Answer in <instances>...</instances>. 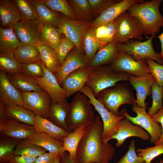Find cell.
<instances>
[{
  "label": "cell",
  "mask_w": 163,
  "mask_h": 163,
  "mask_svg": "<svg viewBox=\"0 0 163 163\" xmlns=\"http://www.w3.org/2000/svg\"><path fill=\"white\" fill-rule=\"evenodd\" d=\"M138 156L142 158L145 163H151L155 157L163 154V145H157L145 149L138 148L136 150Z\"/></svg>",
  "instance_id": "obj_43"
},
{
  "label": "cell",
  "mask_w": 163,
  "mask_h": 163,
  "mask_svg": "<svg viewBox=\"0 0 163 163\" xmlns=\"http://www.w3.org/2000/svg\"><path fill=\"white\" fill-rule=\"evenodd\" d=\"M128 81L136 91L135 103L146 109L145 99L151 94L152 86L156 82L154 78L151 74L143 76L133 75Z\"/></svg>",
  "instance_id": "obj_18"
},
{
  "label": "cell",
  "mask_w": 163,
  "mask_h": 163,
  "mask_svg": "<svg viewBox=\"0 0 163 163\" xmlns=\"http://www.w3.org/2000/svg\"><path fill=\"white\" fill-rule=\"evenodd\" d=\"M107 31L105 36L101 44L100 48L106 45L113 42L115 33V20L111 21L105 24Z\"/></svg>",
  "instance_id": "obj_49"
},
{
  "label": "cell",
  "mask_w": 163,
  "mask_h": 163,
  "mask_svg": "<svg viewBox=\"0 0 163 163\" xmlns=\"http://www.w3.org/2000/svg\"><path fill=\"white\" fill-rule=\"evenodd\" d=\"M161 44V51L160 53V57L161 59L163 60V31L162 33L158 36Z\"/></svg>",
  "instance_id": "obj_56"
},
{
  "label": "cell",
  "mask_w": 163,
  "mask_h": 163,
  "mask_svg": "<svg viewBox=\"0 0 163 163\" xmlns=\"http://www.w3.org/2000/svg\"><path fill=\"white\" fill-rule=\"evenodd\" d=\"M162 11H163V3L162 5Z\"/></svg>",
  "instance_id": "obj_59"
},
{
  "label": "cell",
  "mask_w": 163,
  "mask_h": 163,
  "mask_svg": "<svg viewBox=\"0 0 163 163\" xmlns=\"http://www.w3.org/2000/svg\"><path fill=\"white\" fill-rule=\"evenodd\" d=\"M105 107L115 116H121L119 109L124 104L135 103L136 98L131 90L125 84H119L113 88L105 89L96 97Z\"/></svg>",
  "instance_id": "obj_6"
},
{
  "label": "cell",
  "mask_w": 163,
  "mask_h": 163,
  "mask_svg": "<svg viewBox=\"0 0 163 163\" xmlns=\"http://www.w3.org/2000/svg\"><path fill=\"white\" fill-rule=\"evenodd\" d=\"M151 117L155 122L161 124L162 130L161 136L155 145H163V108L159 110Z\"/></svg>",
  "instance_id": "obj_52"
},
{
  "label": "cell",
  "mask_w": 163,
  "mask_h": 163,
  "mask_svg": "<svg viewBox=\"0 0 163 163\" xmlns=\"http://www.w3.org/2000/svg\"><path fill=\"white\" fill-rule=\"evenodd\" d=\"M107 29L105 25L95 28L96 36L101 44L107 31Z\"/></svg>",
  "instance_id": "obj_53"
},
{
  "label": "cell",
  "mask_w": 163,
  "mask_h": 163,
  "mask_svg": "<svg viewBox=\"0 0 163 163\" xmlns=\"http://www.w3.org/2000/svg\"><path fill=\"white\" fill-rule=\"evenodd\" d=\"M92 15L99 16L105 10L120 0H88Z\"/></svg>",
  "instance_id": "obj_45"
},
{
  "label": "cell",
  "mask_w": 163,
  "mask_h": 163,
  "mask_svg": "<svg viewBox=\"0 0 163 163\" xmlns=\"http://www.w3.org/2000/svg\"><path fill=\"white\" fill-rule=\"evenodd\" d=\"M7 115L9 119L33 126L36 114L24 107L15 104L5 105Z\"/></svg>",
  "instance_id": "obj_31"
},
{
  "label": "cell",
  "mask_w": 163,
  "mask_h": 163,
  "mask_svg": "<svg viewBox=\"0 0 163 163\" xmlns=\"http://www.w3.org/2000/svg\"><path fill=\"white\" fill-rule=\"evenodd\" d=\"M136 147L135 142L133 140L129 145L127 152L117 163H145L142 158L136 154Z\"/></svg>",
  "instance_id": "obj_46"
},
{
  "label": "cell",
  "mask_w": 163,
  "mask_h": 163,
  "mask_svg": "<svg viewBox=\"0 0 163 163\" xmlns=\"http://www.w3.org/2000/svg\"><path fill=\"white\" fill-rule=\"evenodd\" d=\"M132 137H138L144 141L150 140V139L149 134L146 131L125 117L120 121L117 133L109 139V141L116 139L117 142L115 146L119 147L123 145L126 139Z\"/></svg>",
  "instance_id": "obj_16"
},
{
  "label": "cell",
  "mask_w": 163,
  "mask_h": 163,
  "mask_svg": "<svg viewBox=\"0 0 163 163\" xmlns=\"http://www.w3.org/2000/svg\"><path fill=\"white\" fill-rule=\"evenodd\" d=\"M53 163H60V155H58L54 161Z\"/></svg>",
  "instance_id": "obj_57"
},
{
  "label": "cell",
  "mask_w": 163,
  "mask_h": 163,
  "mask_svg": "<svg viewBox=\"0 0 163 163\" xmlns=\"http://www.w3.org/2000/svg\"><path fill=\"white\" fill-rule=\"evenodd\" d=\"M80 92L88 97L92 105L100 116L103 125L101 139L103 143L107 145L109 139L117 133L120 122L125 118L124 117L123 115L115 116L109 111L104 104L97 99L92 90L89 87L85 86Z\"/></svg>",
  "instance_id": "obj_5"
},
{
  "label": "cell",
  "mask_w": 163,
  "mask_h": 163,
  "mask_svg": "<svg viewBox=\"0 0 163 163\" xmlns=\"http://www.w3.org/2000/svg\"><path fill=\"white\" fill-rule=\"evenodd\" d=\"M70 104L66 100L52 103L48 120L56 125L68 132H71L67 123Z\"/></svg>",
  "instance_id": "obj_22"
},
{
  "label": "cell",
  "mask_w": 163,
  "mask_h": 163,
  "mask_svg": "<svg viewBox=\"0 0 163 163\" xmlns=\"http://www.w3.org/2000/svg\"><path fill=\"white\" fill-rule=\"evenodd\" d=\"M42 26L37 20H21L15 24L13 28L22 43L37 45L42 42L41 34Z\"/></svg>",
  "instance_id": "obj_13"
},
{
  "label": "cell",
  "mask_w": 163,
  "mask_h": 163,
  "mask_svg": "<svg viewBox=\"0 0 163 163\" xmlns=\"http://www.w3.org/2000/svg\"><path fill=\"white\" fill-rule=\"evenodd\" d=\"M21 43L13 28H0V53H14Z\"/></svg>",
  "instance_id": "obj_32"
},
{
  "label": "cell",
  "mask_w": 163,
  "mask_h": 163,
  "mask_svg": "<svg viewBox=\"0 0 163 163\" xmlns=\"http://www.w3.org/2000/svg\"><path fill=\"white\" fill-rule=\"evenodd\" d=\"M58 29L61 34L71 41L75 47L82 52V39L86 30L90 27L88 21L70 18L62 14Z\"/></svg>",
  "instance_id": "obj_11"
},
{
  "label": "cell",
  "mask_w": 163,
  "mask_h": 163,
  "mask_svg": "<svg viewBox=\"0 0 163 163\" xmlns=\"http://www.w3.org/2000/svg\"><path fill=\"white\" fill-rule=\"evenodd\" d=\"M39 63L43 70L44 75L35 78L37 83L49 94L52 103L66 100L65 91L59 84L54 74L45 67L42 61Z\"/></svg>",
  "instance_id": "obj_14"
},
{
  "label": "cell",
  "mask_w": 163,
  "mask_h": 163,
  "mask_svg": "<svg viewBox=\"0 0 163 163\" xmlns=\"http://www.w3.org/2000/svg\"><path fill=\"white\" fill-rule=\"evenodd\" d=\"M75 46L74 44L65 36L62 37L61 40L55 51L60 66L64 61L69 52Z\"/></svg>",
  "instance_id": "obj_44"
},
{
  "label": "cell",
  "mask_w": 163,
  "mask_h": 163,
  "mask_svg": "<svg viewBox=\"0 0 163 163\" xmlns=\"http://www.w3.org/2000/svg\"><path fill=\"white\" fill-rule=\"evenodd\" d=\"M36 132L45 133L62 141L69 132L61 128L46 118L36 115L33 126Z\"/></svg>",
  "instance_id": "obj_24"
},
{
  "label": "cell",
  "mask_w": 163,
  "mask_h": 163,
  "mask_svg": "<svg viewBox=\"0 0 163 163\" xmlns=\"http://www.w3.org/2000/svg\"><path fill=\"white\" fill-rule=\"evenodd\" d=\"M14 54L17 60L21 64L39 63L42 61L39 50L35 45L21 43Z\"/></svg>",
  "instance_id": "obj_29"
},
{
  "label": "cell",
  "mask_w": 163,
  "mask_h": 163,
  "mask_svg": "<svg viewBox=\"0 0 163 163\" xmlns=\"http://www.w3.org/2000/svg\"><path fill=\"white\" fill-rule=\"evenodd\" d=\"M45 5L51 10L59 12L71 19L77 20L74 11L66 0H43Z\"/></svg>",
  "instance_id": "obj_40"
},
{
  "label": "cell",
  "mask_w": 163,
  "mask_h": 163,
  "mask_svg": "<svg viewBox=\"0 0 163 163\" xmlns=\"http://www.w3.org/2000/svg\"><path fill=\"white\" fill-rule=\"evenodd\" d=\"M6 74L11 83L21 92L37 91L42 89L34 78L22 73Z\"/></svg>",
  "instance_id": "obj_28"
},
{
  "label": "cell",
  "mask_w": 163,
  "mask_h": 163,
  "mask_svg": "<svg viewBox=\"0 0 163 163\" xmlns=\"http://www.w3.org/2000/svg\"><path fill=\"white\" fill-rule=\"evenodd\" d=\"M155 36H150L144 41L131 40L124 43L117 44V50L126 53L136 61L150 59L163 64L160 53L156 52L153 46L152 40Z\"/></svg>",
  "instance_id": "obj_8"
},
{
  "label": "cell",
  "mask_w": 163,
  "mask_h": 163,
  "mask_svg": "<svg viewBox=\"0 0 163 163\" xmlns=\"http://www.w3.org/2000/svg\"><path fill=\"white\" fill-rule=\"evenodd\" d=\"M145 110V108L134 104L132 105V110L136 113V117L130 116L125 108L121 109L120 112L122 115L133 124L140 126L146 131L150 136V142L155 145L161 136L162 127L148 114Z\"/></svg>",
  "instance_id": "obj_9"
},
{
  "label": "cell",
  "mask_w": 163,
  "mask_h": 163,
  "mask_svg": "<svg viewBox=\"0 0 163 163\" xmlns=\"http://www.w3.org/2000/svg\"><path fill=\"white\" fill-rule=\"evenodd\" d=\"M20 140L0 136V163H9L15 156V148Z\"/></svg>",
  "instance_id": "obj_37"
},
{
  "label": "cell",
  "mask_w": 163,
  "mask_h": 163,
  "mask_svg": "<svg viewBox=\"0 0 163 163\" xmlns=\"http://www.w3.org/2000/svg\"><path fill=\"white\" fill-rule=\"evenodd\" d=\"M162 1H143L133 4L127 11L140 23L145 36H155L163 27V16L159 10Z\"/></svg>",
  "instance_id": "obj_2"
},
{
  "label": "cell",
  "mask_w": 163,
  "mask_h": 163,
  "mask_svg": "<svg viewBox=\"0 0 163 163\" xmlns=\"http://www.w3.org/2000/svg\"><path fill=\"white\" fill-rule=\"evenodd\" d=\"M60 163H75L70 158L68 153L64 152L60 155Z\"/></svg>",
  "instance_id": "obj_55"
},
{
  "label": "cell",
  "mask_w": 163,
  "mask_h": 163,
  "mask_svg": "<svg viewBox=\"0 0 163 163\" xmlns=\"http://www.w3.org/2000/svg\"><path fill=\"white\" fill-rule=\"evenodd\" d=\"M142 0H123L109 7L90 24V26L97 27L115 20L133 4L143 1Z\"/></svg>",
  "instance_id": "obj_20"
},
{
  "label": "cell",
  "mask_w": 163,
  "mask_h": 163,
  "mask_svg": "<svg viewBox=\"0 0 163 163\" xmlns=\"http://www.w3.org/2000/svg\"><path fill=\"white\" fill-rule=\"evenodd\" d=\"M93 69L89 67L78 69L69 74L63 80L61 86L66 92V98L80 91L85 84Z\"/></svg>",
  "instance_id": "obj_17"
},
{
  "label": "cell",
  "mask_w": 163,
  "mask_h": 163,
  "mask_svg": "<svg viewBox=\"0 0 163 163\" xmlns=\"http://www.w3.org/2000/svg\"><path fill=\"white\" fill-rule=\"evenodd\" d=\"M156 163H163V159H161L159 162H157Z\"/></svg>",
  "instance_id": "obj_58"
},
{
  "label": "cell",
  "mask_w": 163,
  "mask_h": 163,
  "mask_svg": "<svg viewBox=\"0 0 163 163\" xmlns=\"http://www.w3.org/2000/svg\"><path fill=\"white\" fill-rule=\"evenodd\" d=\"M0 18L3 28H13L21 20L20 12L13 0L0 1Z\"/></svg>",
  "instance_id": "obj_23"
},
{
  "label": "cell",
  "mask_w": 163,
  "mask_h": 163,
  "mask_svg": "<svg viewBox=\"0 0 163 163\" xmlns=\"http://www.w3.org/2000/svg\"><path fill=\"white\" fill-rule=\"evenodd\" d=\"M31 1L34 7L39 23L41 25L49 24L58 28L60 22V14L47 7L42 0Z\"/></svg>",
  "instance_id": "obj_25"
},
{
  "label": "cell",
  "mask_w": 163,
  "mask_h": 163,
  "mask_svg": "<svg viewBox=\"0 0 163 163\" xmlns=\"http://www.w3.org/2000/svg\"><path fill=\"white\" fill-rule=\"evenodd\" d=\"M41 34L42 42L55 51L60 43L62 37L58 28L49 24L42 25Z\"/></svg>",
  "instance_id": "obj_35"
},
{
  "label": "cell",
  "mask_w": 163,
  "mask_h": 163,
  "mask_svg": "<svg viewBox=\"0 0 163 163\" xmlns=\"http://www.w3.org/2000/svg\"><path fill=\"white\" fill-rule=\"evenodd\" d=\"M115 33L113 42H126L132 39L141 40L144 35L142 27L138 20L126 11L115 19Z\"/></svg>",
  "instance_id": "obj_7"
},
{
  "label": "cell",
  "mask_w": 163,
  "mask_h": 163,
  "mask_svg": "<svg viewBox=\"0 0 163 163\" xmlns=\"http://www.w3.org/2000/svg\"><path fill=\"white\" fill-rule=\"evenodd\" d=\"M82 45L85 56L89 64L101 46L100 42L95 34V28L89 27L83 36Z\"/></svg>",
  "instance_id": "obj_33"
},
{
  "label": "cell",
  "mask_w": 163,
  "mask_h": 163,
  "mask_svg": "<svg viewBox=\"0 0 163 163\" xmlns=\"http://www.w3.org/2000/svg\"><path fill=\"white\" fill-rule=\"evenodd\" d=\"M132 75L126 73L117 72L110 66L102 65L92 70L85 86L92 90L96 97L102 91L116 86L118 82L129 81Z\"/></svg>",
  "instance_id": "obj_3"
},
{
  "label": "cell",
  "mask_w": 163,
  "mask_h": 163,
  "mask_svg": "<svg viewBox=\"0 0 163 163\" xmlns=\"http://www.w3.org/2000/svg\"><path fill=\"white\" fill-rule=\"evenodd\" d=\"M82 52L75 47L69 53L58 71L54 74L61 86L65 78L74 71L88 67L89 62Z\"/></svg>",
  "instance_id": "obj_15"
},
{
  "label": "cell",
  "mask_w": 163,
  "mask_h": 163,
  "mask_svg": "<svg viewBox=\"0 0 163 163\" xmlns=\"http://www.w3.org/2000/svg\"><path fill=\"white\" fill-rule=\"evenodd\" d=\"M24 107L36 115L47 119L52 103L50 97L43 89L39 91L21 92Z\"/></svg>",
  "instance_id": "obj_12"
},
{
  "label": "cell",
  "mask_w": 163,
  "mask_h": 163,
  "mask_svg": "<svg viewBox=\"0 0 163 163\" xmlns=\"http://www.w3.org/2000/svg\"><path fill=\"white\" fill-rule=\"evenodd\" d=\"M59 155L55 153L46 152L37 157L34 163H53Z\"/></svg>",
  "instance_id": "obj_50"
},
{
  "label": "cell",
  "mask_w": 163,
  "mask_h": 163,
  "mask_svg": "<svg viewBox=\"0 0 163 163\" xmlns=\"http://www.w3.org/2000/svg\"><path fill=\"white\" fill-rule=\"evenodd\" d=\"M45 67L54 74L59 70L60 65L55 51L43 42L36 45Z\"/></svg>",
  "instance_id": "obj_34"
},
{
  "label": "cell",
  "mask_w": 163,
  "mask_h": 163,
  "mask_svg": "<svg viewBox=\"0 0 163 163\" xmlns=\"http://www.w3.org/2000/svg\"><path fill=\"white\" fill-rule=\"evenodd\" d=\"M88 97L78 92L70 104L67 120L68 126L72 131L81 126L88 127L94 122L95 116Z\"/></svg>",
  "instance_id": "obj_4"
},
{
  "label": "cell",
  "mask_w": 163,
  "mask_h": 163,
  "mask_svg": "<svg viewBox=\"0 0 163 163\" xmlns=\"http://www.w3.org/2000/svg\"><path fill=\"white\" fill-rule=\"evenodd\" d=\"M21 73L33 77H40L44 75L43 70L39 63H20Z\"/></svg>",
  "instance_id": "obj_48"
},
{
  "label": "cell",
  "mask_w": 163,
  "mask_h": 163,
  "mask_svg": "<svg viewBox=\"0 0 163 163\" xmlns=\"http://www.w3.org/2000/svg\"><path fill=\"white\" fill-rule=\"evenodd\" d=\"M77 20L88 21L92 15L88 0H69Z\"/></svg>",
  "instance_id": "obj_39"
},
{
  "label": "cell",
  "mask_w": 163,
  "mask_h": 163,
  "mask_svg": "<svg viewBox=\"0 0 163 163\" xmlns=\"http://www.w3.org/2000/svg\"></svg>",
  "instance_id": "obj_60"
},
{
  "label": "cell",
  "mask_w": 163,
  "mask_h": 163,
  "mask_svg": "<svg viewBox=\"0 0 163 163\" xmlns=\"http://www.w3.org/2000/svg\"><path fill=\"white\" fill-rule=\"evenodd\" d=\"M103 125L100 115L87 127L76 151V163H110L115 153L110 143L104 144L101 139Z\"/></svg>",
  "instance_id": "obj_1"
},
{
  "label": "cell",
  "mask_w": 163,
  "mask_h": 163,
  "mask_svg": "<svg viewBox=\"0 0 163 163\" xmlns=\"http://www.w3.org/2000/svg\"><path fill=\"white\" fill-rule=\"evenodd\" d=\"M29 139L32 142L42 148L49 152L60 155L64 152L63 142L58 140L45 133L35 132Z\"/></svg>",
  "instance_id": "obj_26"
},
{
  "label": "cell",
  "mask_w": 163,
  "mask_h": 163,
  "mask_svg": "<svg viewBox=\"0 0 163 163\" xmlns=\"http://www.w3.org/2000/svg\"><path fill=\"white\" fill-rule=\"evenodd\" d=\"M34 127L15 120L8 119L0 124V136L19 140L29 139L35 132Z\"/></svg>",
  "instance_id": "obj_19"
},
{
  "label": "cell",
  "mask_w": 163,
  "mask_h": 163,
  "mask_svg": "<svg viewBox=\"0 0 163 163\" xmlns=\"http://www.w3.org/2000/svg\"><path fill=\"white\" fill-rule=\"evenodd\" d=\"M152 103L148 109V114L150 116L154 115L163 108V87L159 86L155 82L152 86L151 94Z\"/></svg>",
  "instance_id": "obj_42"
},
{
  "label": "cell",
  "mask_w": 163,
  "mask_h": 163,
  "mask_svg": "<svg viewBox=\"0 0 163 163\" xmlns=\"http://www.w3.org/2000/svg\"><path fill=\"white\" fill-rule=\"evenodd\" d=\"M37 157L23 155H15L9 163H34Z\"/></svg>",
  "instance_id": "obj_51"
},
{
  "label": "cell",
  "mask_w": 163,
  "mask_h": 163,
  "mask_svg": "<svg viewBox=\"0 0 163 163\" xmlns=\"http://www.w3.org/2000/svg\"><path fill=\"white\" fill-rule=\"evenodd\" d=\"M46 150L33 143L29 139L19 140L14 151V155H23L37 157L46 152Z\"/></svg>",
  "instance_id": "obj_36"
},
{
  "label": "cell",
  "mask_w": 163,
  "mask_h": 163,
  "mask_svg": "<svg viewBox=\"0 0 163 163\" xmlns=\"http://www.w3.org/2000/svg\"><path fill=\"white\" fill-rule=\"evenodd\" d=\"M110 63V66L117 72L136 76H143L150 74L145 60L136 61L132 56L124 52L118 51Z\"/></svg>",
  "instance_id": "obj_10"
},
{
  "label": "cell",
  "mask_w": 163,
  "mask_h": 163,
  "mask_svg": "<svg viewBox=\"0 0 163 163\" xmlns=\"http://www.w3.org/2000/svg\"><path fill=\"white\" fill-rule=\"evenodd\" d=\"M150 74L154 78L156 82L159 86L163 87V64H160L154 60L146 59Z\"/></svg>",
  "instance_id": "obj_47"
},
{
  "label": "cell",
  "mask_w": 163,
  "mask_h": 163,
  "mask_svg": "<svg viewBox=\"0 0 163 163\" xmlns=\"http://www.w3.org/2000/svg\"><path fill=\"white\" fill-rule=\"evenodd\" d=\"M0 70L8 74L21 73L20 63L14 53H0Z\"/></svg>",
  "instance_id": "obj_38"
},
{
  "label": "cell",
  "mask_w": 163,
  "mask_h": 163,
  "mask_svg": "<svg viewBox=\"0 0 163 163\" xmlns=\"http://www.w3.org/2000/svg\"><path fill=\"white\" fill-rule=\"evenodd\" d=\"M0 100L6 106L15 104L24 107L21 92L9 79L5 72L0 71Z\"/></svg>",
  "instance_id": "obj_21"
},
{
  "label": "cell",
  "mask_w": 163,
  "mask_h": 163,
  "mask_svg": "<svg viewBox=\"0 0 163 163\" xmlns=\"http://www.w3.org/2000/svg\"><path fill=\"white\" fill-rule=\"evenodd\" d=\"M117 44L112 42L100 48L98 52L91 59L88 67L93 69L110 62L118 52Z\"/></svg>",
  "instance_id": "obj_30"
},
{
  "label": "cell",
  "mask_w": 163,
  "mask_h": 163,
  "mask_svg": "<svg viewBox=\"0 0 163 163\" xmlns=\"http://www.w3.org/2000/svg\"><path fill=\"white\" fill-rule=\"evenodd\" d=\"M8 119L5 111V105L0 101V124L4 123Z\"/></svg>",
  "instance_id": "obj_54"
},
{
  "label": "cell",
  "mask_w": 163,
  "mask_h": 163,
  "mask_svg": "<svg viewBox=\"0 0 163 163\" xmlns=\"http://www.w3.org/2000/svg\"><path fill=\"white\" fill-rule=\"evenodd\" d=\"M87 127L85 126H80L69 132L62 141L63 152L69 153L70 159L75 163L76 161L78 146Z\"/></svg>",
  "instance_id": "obj_27"
},
{
  "label": "cell",
  "mask_w": 163,
  "mask_h": 163,
  "mask_svg": "<svg viewBox=\"0 0 163 163\" xmlns=\"http://www.w3.org/2000/svg\"><path fill=\"white\" fill-rule=\"evenodd\" d=\"M13 1L20 12L22 21L37 20L36 10L31 0H14Z\"/></svg>",
  "instance_id": "obj_41"
}]
</instances>
